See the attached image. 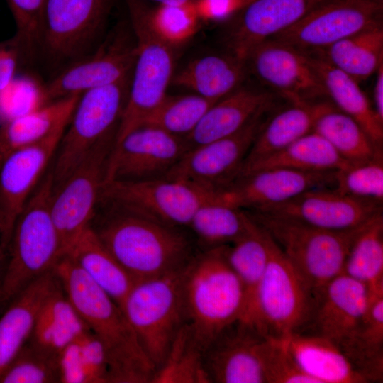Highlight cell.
I'll return each mask as SVG.
<instances>
[{"instance_id": "d6986e66", "label": "cell", "mask_w": 383, "mask_h": 383, "mask_svg": "<svg viewBox=\"0 0 383 383\" xmlns=\"http://www.w3.org/2000/svg\"><path fill=\"white\" fill-rule=\"evenodd\" d=\"M246 63L261 82L291 103L327 96L309 55L288 45L267 40L251 50Z\"/></svg>"}, {"instance_id": "f907efd6", "label": "cell", "mask_w": 383, "mask_h": 383, "mask_svg": "<svg viewBox=\"0 0 383 383\" xmlns=\"http://www.w3.org/2000/svg\"><path fill=\"white\" fill-rule=\"evenodd\" d=\"M376 79L373 90L374 109L381 121L383 122V65L375 73Z\"/></svg>"}, {"instance_id": "bcb514c9", "label": "cell", "mask_w": 383, "mask_h": 383, "mask_svg": "<svg viewBox=\"0 0 383 383\" xmlns=\"http://www.w3.org/2000/svg\"><path fill=\"white\" fill-rule=\"evenodd\" d=\"M260 357L266 383H316L300 368L282 341L265 338Z\"/></svg>"}, {"instance_id": "4dcf8cb0", "label": "cell", "mask_w": 383, "mask_h": 383, "mask_svg": "<svg viewBox=\"0 0 383 383\" xmlns=\"http://www.w3.org/2000/svg\"><path fill=\"white\" fill-rule=\"evenodd\" d=\"M308 55L333 105L356 121L374 144L382 149L383 122L377 116L359 83L320 56Z\"/></svg>"}, {"instance_id": "8d00e7d4", "label": "cell", "mask_w": 383, "mask_h": 383, "mask_svg": "<svg viewBox=\"0 0 383 383\" xmlns=\"http://www.w3.org/2000/svg\"><path fill=\"white\" fill-rule=\"evenodd\" d=\"M348 164L323 137L311 131L280 151L245 168L238 179L272 167L325 172L338 171Z\"/></svg>"}, {"instance_id": "8992f818", "label": "cell", "mask_w": 383, "mask_h": 383, "mask_svg": "<svg viewBox=\"0 0 383 383\" xmlns=\"http://www.w3.org/2000/svg\"><path fill=\"white\" fill-rule=\"evenodd\" d=\"M248 213L279 246L314 300L328 282L343 273L350 246L367 223L351 230L333 231L267 213Z\"/></svg>"}, {"instance_id": "5bb4252c", "label": "cell", "mask_w": 383, "mask_h": 383, "mask_svg": "<svg viewBox=\"0 0 383 383\" xmlns=\"http://www.w3.org/2000/svg\"><path fill=\"white\" fill-rule=\"evenodd\" d=\"M271 106L237 132L190 148L165 177L221 192L238 179L257 136L270 117Z\"/></svg>"}, {"instance_id": "5b68a950", "label": "cell", "mask_w": 383, "mask_h": 383, "mask_svg": "<svg viewBox=\"0 0 383 383\" xmlns=\"http://www.w3.org/2000/svg\"><path fill=\"white\" fill-rule=\"evenodd\" d=\"M123 1L135 42L136 57L115 143L142 126L165 97L174 65L172 47L154 30L150 18L151 8L147 1Z\"/></svg>"}, {"instance_id": "44dd1931", "label": "cell", "mask_w": 383, "mask_h": 383, "mask_svg": "<svg viewBox=\"0 0 383 383\" xmlns=\"http://www.w3.org/2000/svg\"><path fill=\"white\" fill-rule=\"evenodd\" d=\"M265 338L240 320L227 326L204 353L210 383H266L260 357Z\"/></svg>"}, {"instance_id": "d590c367", "label": "cell", "mask_w": 383, "mask_h": 383, "mask_svg": "<svg viewBox=\"0 0 383 383\" xmlns=\"http://www.w3.org/2000/svg\"><path fill=\"white\" fill-rule=\"evenodd\" d=\"M312 131L349 163L369 160L382 153L362 126L333 104L318 102Z\"/></svg>"}, {"instance_id": "ffe728a7", "label": "cell", "mask_w": 383, "mask_h": 383, "mask_svg": "<svg viewBox=\"0 0 383 383\" xmlns=\"http://www.w3.org/2000/svg\"><path fill=\"white\" fill-rule=\"evenodd\" d=\"M335 172L264 169L238 179L220 192V199L239 209L260 211L287 201L311 189L334 185Z\"/></svg>"}, {"instance_id": "7402d4cb", "label": "cell", "mask_w": 383, "mask_h": 383, "mask_svg": "<svg viewBox=\"0 0 383 383\" xmlns=\"http://www.w3.org/2000/svg\"><path fill=\"white\" fill-rule=\"evenodd\" d=\"M370 296L365 284L340 274L317 296L311 318L300 333L325 338L341 350L357 331Z\"/></svg>"}, {"instance_id": "f5cc1de1", "label": "cell", "mask_w": 383, "mask_h": 383, "mask_svg": "<svg viewBox=\"0 0 383 383\" xmlns=\"http://www.w3.org/2000/svg\"><path fill=\"white\" fill-rule=\"evenodd\" d=\"M362 1H370V2L382 4H383V0H362Z\"/></svg>"}, {"instance_id": "836d02e7", "label": "cell", "mask_w": 383, "mask_h": 383, "mask_svg": "<svg viewBox=\"0 0 383 383\" xmlns=\"http://www.w3.org/2000/svg\"><path fill=\"white\" fill-rule=\"evenodd\" d=\"M89 331L60 284L42 306L29 340L59 355L66 346Z\"/></svg>"}, {"instance_id": "816d5d0a", "label": "cell", "mask_w": 383, "mask_h": 383, "mask_svg": "<svg viewBox=\"0 0 383 383\" xmlns=\"http://www.w3.org/2000/svg\"><path fill=\"white\" fill-rule=\"evenodd\" d=\"M146 1H153L160 4H172L187 2L192 0H145Z\"/></svg>"}, {"instance_id": "f546056e", "label": "cell", "mask_w": 383, "mask_h": 383, "mask_svg": "<svg viewBox=\"0 0 383 383\" xmlns=\"http://www.w3.org/2000/svg\"><path fill=\"white\" fill-rule=\"evenodd\" d=\"M226 255L244 292V310L240 321L255 328L257 293L268 260L264 230L252 219L249 230L226 245Z\"/></svg>"}, {"instance_id": "60d3db41", "label": "cell", "mask_w": 383, "mask_h": 383, "mask_svg": "<svg viewBox=\"0 0 383 383\" xmlns=\"http://www.w3.org/2000/svg\"><path fill=\"white\" fill-rule=\"evenodd\" d=\"M204 351L185 323L176 335L152 383H210L204 364Z\"/></svg>"}, {"instance_id": "ab89813d", "label": "cell", "mask_w": 383, "mask_h": 383, "mask_svg": "<svg viewBox=\"0 0 383 383\" xmlns=\"http://www.w3.org/2000/svg\"><path fill=\"white\" fill-rule=\"evenodd\" d=\"M60 382H110L106 356L96 336L87 331L58 355Z\"/></svg>"}, {"instance_id": "83f0119b", "label": "cell", "mask_w": 383, "mask_h": 383, "mask_svg": "<svg viewBox=\"0 0 383 383\" xmlns=\"http://www.w3.org/2000/svg\"><path fill=\"white\" fill-rule=\"evenodd\" d=\"M65 255L122 307L137 280L109 252L91 226L81 233Z\"/></svg>"}, {"instance_id": "4fadbf2b", "label": "cell", "mask_w": 383, "mask_h": 383, "mask_svg": "<svg viewBox=\"0 0 383 383\" xmlns=\"http://www.w3.org/2000/svg\"><path fill=\"white\" fill-rule=\"evenodd\" d=\"M128 21L118 25L90 53L70 62L48 83L41 85L43 104L97 87L120 82L131 76L136 57L135 42L127 32Z\"/></svg>"}, {"instance_id": "f6af8a7d", "label": "cell", "mask_w": 383, "mask_h": 383, "mask_svg": "<svg viewBox=\"0 0 383 383\" xmlns=\"http://www.w3.org/2000/svg\"><path fill=\"white\" fill-rule=\"evenodd\" d=\"M150 18L157 34L172 47L189 40L196 33L200 21L194 0L160 4L150 9Z\"/></svg>"}, {"instance_id": "52a82bcc", "label": "cell", "mask_w": 383, "mask_h": 383, "mask_svg": "<svg viewBox=\"0 0 383 383\" xmlns=\"http://www.w3.org/2000/svg\"><path fill=\"white\" fill-rule=\"evenodd\" d=\"M189 263L167 274L136 281L121 307L155 370L187 322L184 280Z\"/></svg>"}, {"instance_id": "3957f363", "label": "cell", "mask_w": 383, "mask_h": 383, "mask_svg": "<svg viewBox=\"0 0 383 383\" xmlns=\"http://www.w3.org/2000/svg\"><path fill=\"white\" fill-rule=\"evenodd\" d=\"M52 169L32 193L15 224L0 281V309L28 285L55 267L63 256L51 213Z\"/></svg>"}, {"instance_id": "4316f807", "label": "cell", "mask_w": 383, "mask_h": 383, "mask_svg": "<svg viewBox=\"0 0 383 383\" xmlns=\"http://www.w3.org/2000/svg\"><path fill=\"white\" fill-rule=\"evenodd\" d=\"M81 94L35 107L0 125V166L13 152L37 143L67 123Z\"/></svg>"}, {"instance_id": "db71d44e", "label": "cell", "mask_w": 383, "mask_h": 383, "mask_svg": "<svg viewBox=\"0 0 383 383\" xmlns=\"http://www.w3.org/2000/svg\"><path fill=\"white\" fill-rule=\"evenodd\" d=\"M0 281H1V278H0Z\"/></svg>"}, {"instance_id": "1f68e13d", "label": "cell", "mask_w": 383, "mask_h": 383, "mask_svg": "<svg viewBox=\"0 0 383 383\" xmlns=\"http://www.w3.org/2000/svg\"><path fill=\"white\" fill-rule=\"evenodd\" d=\"M340 350L367 383L383 382V289L370 292L357 331Z\"/></svg>"}, {"instance_id": "7bdbcfd3", "label": "cell", "mask_w": 383, "mask_h": 383, "mask_svg": "<svg viewBox=\"0 0 383 383\" xmlns=\"http://www.w3.org/2000/svg\"><path fill=\"white\" fill-rule=\"evenodd\" d=\"M60 382L58 355L30 340L21 349L0 376V383Z\"/></svg>"}, {"instance_id": "74e56055", "label": "cell", "mask_w": 383, "mask_h": 383, "mask_svg": "<svg viewBox=\"0 0 383 383\" xmlns=\"http://www.w3.org/2000/svg\"><path fill=\"white\" fill-rule=\"evenodd\" d=\"M343 274L365 284L370 292L383 289V216L362 228L353 240Z\"/></svg>"}, {"instance_id": "cb8c5ba5", "label": "cell", "mask_w": 383, "mask_h": 383, "mask_svg": "<svg viewBox=\"0 0 383 383\" xmlns=\"http://www.w3.org/2000/svg\"><path fill=\"white\" fill-rule=\"evenodd\" d=\"M59 286L52 269L31 282L3 309L0 316V376L29 340L42 306Z\"/></svg>"}, {"instance_id": "ac0fdd59", "label": "cell", "mask_w": 383, "mask_h": 383, "mask_svg": "<svg viewBox=\"0 0 383 383\" xmlns=\"http://www.w3.org/2000/svg\"><path fill=\"white\" fill-rule=\"evenodd\" d=\"M259 211L333 231L361 226L382 213V204L357 199L327 187L307 190Z\"/></svg>"}, {"instance_id": "f1b7e54d", "label": "cell", "mask_w": 383, "mask_h": 383, "mask_svg": "<svg viewBox=\"0 0 383 383\" xmlns=\"http://www.w3.org/2000/svg\"><path fill=\"white\" fill-rule=\"evenodd\" d=\"M245 65L231 54L206 55L189 62L174 74L171 84L217 101L240 87Z\"/></svg>"}, {"instance_id": "c3c4849f", "label": "cell", "mask_w": 383, "mask_h": 383, "mask_svg": "<svg viewBox=\"0 0 383 383\" xmlns=\"http://www.w3.org/2000/svg\"><path fill=\"white\" fill-rule=\"evenodd\" d=\"M26 59L22 43L16 35L0 42V90L16 78L21 65Z\"/></svg>"}, {"instance_id": "2e32d148", "label": "cell", "mask_w": 383, "mask_h": 383, "mask_svg": "<svg viewBox=\"0 0 383 383\" xmlns=\"http://www.w3.org/2000/svg\"><path fill=\"white\" fill-rule=\"evenodd\" d=\"M68 123L37 143L13 152L0 166V260L6 256L17 219L52 162Z\"/></svg>"}, {"instance_id": "8fae6325", "label": "cell", "mask_w": 383, "mask_h": 383, "mask_svg": "<svg viewBox=\"0 0 383 383\" xmlns=\"http://www.w3.org/2000/svg\"><path fill=\"white\" fill-rule=\"evenodd\" d=\"M116 0H44L39 48L54 62L70 64L101 43Z\"/></svg>"}, {"instance_id": "30bf717a", "label": "cell", "mask_w": 383, "mask_h": 383, "mask_svg": "<svg viewBox=\"0 0 383 383\" xmlns=\"http://www.w3.org/2000/svg\"><path fill=\"white\" fill-rule=\"evenodd\" d=\"M218 194L185 181L163 177L105 182L100 201L111 209L179 228L189 226L197 209Z\"/></svg>"}, {"instance_id": "d4e9b609", "label": "cell", "mask_w": 383, "mask_h": 383, "mask_svg": "<svg viewBox=\"0 0 383 383\" xmlns=\"http://www.w3.org/2000/svg\"><path fill=\"white\" fill-rule=\"evenodd\" d=\"M274 100L267 91L239 87L215 102L184 140L190 149L230 135L259 112L274 105Z\"/></svg>"}, {"instance_id": "e0dca14e", "label": "cell", "mask_w": 383, "mask_h": 383, "mask_svg": "<svg viewBox=\"0 0 383 383\" xmlns=\"http://www.w3.org/2000/svg\"><path fill=\"white\" fill-rule=\"evenodd\" d=\"M189 147L184 138L151 126H141L115 143L105 182L165 177Z\"/></svg>"}, {"instance_id": "ba28073f", "label": "cell", "mask_w": 383, "mask_h": 383, "mask_svg": "<svg viewBox=\"0 0 383 383\" xmlns=\"http://www.w3.org/2000/svg\"><path fill=\"white\" fill-rule=\"evenodd\" d=\"M264 231L268 260L257 293L255 328L264 337L282 341L304 330L315 300L281 249Z\"/></svg>"}, {"instance_id": "603a6c76", "label": "cell", "mask_w": 383, "mask_h": 383, "mask_svg": "<svg viewBox=\"0 0 383 383\" xmlns=\"http://www.w3.org/2000/svg\"><path fill=\"white\" fill-rule=\"evenodd\" d=\"M328 0H253L235 16L228 39L231 55L245 62L259 44L291 27Z\"/></svg>"}, {"instance_id": "484cf974", "label": "cell", "mask_w": 383, "mask_h": 383, "mask_svg": "<svg viewBox=\"0 0 383 383\" xmlns=\"http://www.w3.org/2000/svg\"><path fill=\"white\" fill-rule=\"evenodd\" d=\"M282 341L300 368L316 383H367L341 350L325 338L294 333Z\"/></svg>"}, {"instance_id": "9c48e42d", "label": "cell", "mask_w": 383, "mask_h": 383, "mask_svg": "<svg viewBox=\"0 0 383 383\" xmlns=\"http://www.w3.org/2000/svg\"><path fill=\"white\" fill-rule=\"evenodd\" d=\"M131 77L81 94L52 162L53 190L99 141L116 133Z\"/></svg>"}, {"instance_id": "7a4b0ae2", "label": "cell", "mask_w": 383, "mask_h": 383, "mask_svg": "<svg viewBox=\"0 0 383 383\" xmlns=\"http://www.w3.org/2000/svg\"><path fill=\"white\" fill-rule=\"evenodd\" d=\"M94 229L109 252L137 281L178 270L194 257L189 241L178 228L123 211L112 209Z\"/></svg>"}, {"instance_id": "9a60e30c", "label": "cell", "mask_w": 383, "mask_h": 383, "mask_svg": "<svg viewBox=\"0 0 383 383\" xmlns=\"http://www.w3.org/2000/svg\"><path fill=\"white\" fill-rule=\"evenodd\" d=\"M383 4L362 0H328L268 40L304 53L323 50L367 28L382 24Z\"/></svg>"}, {"instance_id": "7dc6e473", "label": "cell", "mask_w": 383, "mask_h": 383, "mask_svg": "<svg viewBox=\"0 0 383 383\" xmlns=\"http://www.w3.org/2000/svg\"><path fill=\"white\" fill-rule=\"evenodd\" d=\"M26 55L30 58L39 48V29L44 0H6Z\"/></svg>"}, {"instance_id": "681fc988", "label": "cell", "mask_w": 383, "mask_h": 383, "mask_svg": "<svg viewBox=\"0 0 383 383\" xmlns=\"http://www.w3.org/2000/svg\"><path fill=\"white\" fill-rule=\"evenodd\" d=\"M253 0H194L200 20L221 21L235 16Z\"/></svg>"}, {"instance_id": "b9f144b4", "label": "cell", "mask_w": 383, "mask_h": 383, "mask_svg": "<svg viewBox=\"0 0 383 383\" xmlns=\"http://www.w3.org/2000/svg\"><path fill=\"white\" fill-rule=\"evenodd\" d=\"M215 102L196 94L181 96L167 94L142 126L157 127L184 139Z\"/></svg>"}, {"instance_id": "e575fe53", "label": "cell", "mask_w": 383, "mask_h": 383, "mask_svg": "<svg viewBox=\"0 0 383 383\" xmlns=\"http://www.w3.org/2000/svg\"><path fill=\"white\" fill-rule=\"evenodd\" d=\"M318 102L292 103L270 116L254 141L241 172L311 132Z\"/></svg>"}, {"instance_id": "6da1fadb", "label": "cell", "mask_w": 383, "mask_h": 383, "mask_svg": "<svg viewBox=\"0 0 383 383\" xmlns=\"http://www.w3.org/2000/svg\"><path fill=\"white\" fill-rule=\"evenodd\" d=\"M65 294L106 353L110 382H152L155 367L121 308L67 255L53 268Z\"/></svg>"}, {"instance_id": "ee69618b", "label": "cell", "mask_w": 383, "mask_h": 383, "mask_svg": "<svg viewBox=\"0 0 383 383\" xmlns=\"http://www.w3.org/2000/svg\"><path fill=\"white\" fill-rule=\"evenodd\" d=\"M382 153L369 160L349 163L335 172V189L345 194L382 204Z\"/></svg>"}, {"instance_id": "d6a6232c", "label": "cell", "mask_w": 383, "mask_h": 383, "mask_svg": "<svg viewBox=\"0 0 383 383\" xmlns=\"http://www.w3.org/2000/svg\"><path fill=\"white\" fill-rule=\"evenodd\" d=\"M358 83L383 65V26L377 25L346 37L313 53Z\"/></svg>"}, {"instance_id": "f35d334b", "label": "cell", "mask_w": 383, "mask_h": 383, "mask_svg": "<svg viewBox=\"0 0 383 383\" xmlns=\"http://www.w3.org/2000/svg\"><path fill=\"white\" fill-rule=\"evenodd\" d=\"M252 219L248 213L225 204L218 195L201 204L189 226L208 248L229 245L250 228Z\"/></svg>"}, {"instance_id": "277c9868", "label": "cell", "mask_w": 383, "mask_h": 383, "mask_svg": "<svg viewBox=\"0 0 383 383\" xmlns=\"http://www.w3.org/2000/svg\"><path fill=\"white\" fill-rule=\"evenodd\" d=\"M226 245L208 248L194 257L187 268L186 323L204 351L243 313L244 292L227 260Z\"/></svg>"}, {"instance_id": "7c38bea8", "label": "cell", "mask_w": 383, "mask_h": 383, "mask_svg": "<svg viewBox=\"0 0 383 383\" xmlns=\"http://www.w3.org/2000/svg\"><path fill=\"white\" fill-rule=\"evenodd\" d=\"M116 133L99 141L63 183L53 190L51 213L63 255L88 227L100 201L109 158Z\"/></svg>"}]
</instances>
